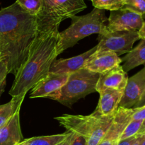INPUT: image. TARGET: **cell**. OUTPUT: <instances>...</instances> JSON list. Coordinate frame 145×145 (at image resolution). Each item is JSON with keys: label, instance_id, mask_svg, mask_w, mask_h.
Instances as JSON below:
<instances>
[{"label": "cell", "instance_id": "6da1fadb", "mask_svg": "<svg viewBox=\"0 0 145 145\" xmlns=\"http://www.w3.org/2000/svg\"><path fill=\"white\" fill-rule=\"evenodd\" d=\"M38 34L36 16L16 2L0 9V53L14 76L27 59Z\"/></svg>", "mask_w": 145, "mask_h": 145}, {"label": "cell", "instance_id": "7a4b0ae2", "mask_svg": "<svg viewBox=\"0 0 145 145\" xmlns=\"http://www.w3.org/2000/svg\"><path fill=\"white\" fill-rule=\"evenodd\" d=\"M59 33L58 29L45 32L38 31L27 59L16 74L8 92L10 96H25L29 90L49 73L51 65L58 56Z\"/></svg>", "mask_w": 145, "mask_h": 145}, {"label": "cell", "instance_id": "3957f363", "mask_svg": "<svg viewBox=\"0 0 145 145\" xmlns=\"http://www.w3.org/2000/svg\"><path fill=\"white\" fill-rule=\"evenodd\" d=\"M71 25L65 31L59 32L57 43L58 55L76 45L79 40L93 34H101L107 30L108 18L104 10L94 8L84 16H74L71 18Z\"/></svg>", "mask_w": 145, "mask_h": 145}, {"label": "cell", "instance_id": "277c9868", "mask_svg": "<svg viewBox=\"0 0 145 145\" xmlns=\"http://www.w3.org/2000/svg\"><path fill=\"white\" fill-rule=\"evenodd\" d=\"M114 116L99 117L90 116H74L64 114L55 118L67 132H72L83 136L87 145H98L113 123Z\"/></svg>", "mask_w": 145, "mask_h": 145}, {"label": "cell", "instance_id": "5b68a950", "mask_svg": "<svg viewBox=\"0 0 145 145\" xmlns=\"http://www.w3.org/2000/svg\"><path fill=\"white\" fill-rule=\"evenodd\" d=\"M84 0H42L40 12L36 16L38 31L58 29L61 22L86 9Z\"/></svg>", "mask_w": 145, "mask_h": 145}, {"label": "cell", "instance_id": "8992f818", "mask_svg": "<svg viewBox=\"0 0 145 145\" xmlns=\"http://www.w3.org/2000/svg\"><path fill=\"white\" fill-rule=\"evenodd\" d=\"M100 74L82 68L70 74L63 87L52 98V100L70 107L80 99L96 91Z\"/></svg>", "mask_w": 145, "mask_h": 145}, {"label": "cell", "instance_id": "52a82bcc", "mask_svg": "<svg viewBox=\"0 0 145 145\" xmlns=\"http://www.w3.org/2000/svg\"><path fill=\"white\" fill-rule=\"evenodd\" d=\"M140 40L138 31H109L99 34L97 50L111 51L118 56L128 53L133 49V45Z\"/></svg>", "mask_w": 145, "mask_h": 145}, {"label": "cell", "instance_id": "ba28073f", "mask_svg": "<svg viewBox=\"0 0 145 145\" xmlns=\"http://www.w3.org/2000/svg\"><path fill=\"white\" fill-rule=\"evenodd\" d=\"M144 19L138 14L125 8L110 11L106 28L109 31H138Z\"/></svg>", "mask_w": 145, "mask_h": 145}, {"label": "cell", "instance_id": "9c48e42d", "mask_svg": "<svg viewBox=\"0 0 145 145\" xmlns=\"http://www.w3.org/2000/svg\"><path fill=\"white\" fill-rule=\"evenodd\" d=\"M69 76V74L49 72L31 89L30 98H48L52 99L67 82Z\"/></svg>", "mask_w": 145, "mask_h": 145}, {"label": "cell", "instance_id": "30bf717a", "mask_svg": "<svg viewBox=\"0 0 145 145\" xmlns=\"http://www.w3.org/2000/svg\"><path fill=\"white\" fill-rule=\"evenodd\" d=\"M145 91V67L127 79L119 107L134 108Z\"/></svg>", "mask_w": 145, "mask_h": 145}, {"label": "cell", "instance_id": "8fae6325", "mask_svg": "<svg viewBox=\"0 0 145 145\" xmlns=\"http://www.w3.org/2000/svg\"><path fill=\"white\" fill-rule=\"evenodd\" d=\"M133 112L134 108L119 107L111 125L98 145H117L122 133L132 120Z\"/></svg>", "mask_w": 145, "mask_h": 145}, {"label": "cell", "instance_id": "7c38bea8", "mask_svg": "<svg viewBox=\"0 0 145 145\" xmlns=\"http://www.w3.org/2000/svg\"><path fill=\"white\" fill-rule=\"evenodd\" d=\"M122 59L115 52L96 50L86 61L84 68L101 74L120 65Z\"/></svg>", "mask_w": 145, "mask_h": 145}, {"label": "cell", "instance_id": "4fadbf2b", "mask_svg": "<svg viewBox=\"0 0 145 145\" xmlns=\"http://www.w3.org/2000/svg\"><path fill=\"white\" fill-rule=\"evenodd\" d=\"M99 103L91 115L99 117L113 116L117 113L123 91L111 89H104L99 92Z\"/></svg>", "mask_w": 145, "mask_h": 145}, {"label": "cell", "instance_id": "5bb4252c", "mask_svg": "<svg viewBox=\"0 0 145 145\" xmlns=\"http://www.w3.org/2000/svg\"><path fill=\"white\" fill-rule=\"evenodd\" d=\"M127 72L123 70L121 65L115 67L110 70L101 74L96 85V91L104 89H111L123 91L128 79Z\"/></svg>", "mask_w": 145, "mask_h": 145}, {"label": "cell", "instance_id": "9a60e30c", "mask_svg": "<svg viewBox=\"0 0 145 145\" xmlns=\"http://www.w3.org/2000/svg\"><path fill=\"white\" fill-rule=\"evenodd\" d=\"M97 50V45L83 54L68 58L55 59L50 69V72L59 74H70L84 68L86 61Z\"/></svg>", "mask_w": 145, "mask_h": 145}, {"label": "cell", "instance_id": "2e32d148", "mask_svg": "<svg viewBox=\"0 0 145 145\" xmlns=\"http://www.w3.org/2000/svg\"><path fill=\"white\" fill-rule=\"evenodd\" d=\"M24 140L18 110L0 128V145H18Z\"/></svg>", "mask_w": 145, "mask_h": 145}, {"label": "cell", "instance_id": "e0dca14e", "mask_svg": "<svg viewBox=\"0 0 145 145\" xmlns=\"http://www.w3.org/2000/svg\"><path fill=\"white\" fill-rule=\"evenodd\" d=\"M122 59V66L125 72L135 69L140 65H145V40H142L135 48L132 49Z\"/></svg>", "mask_w": 145, "mask_h": 145}, {"label": "cell", "instance_id": "ac0fdd59", "mask_svg": "<svg viewBox=\"0 0 145 145\" xmlns=\"http://www.w3.org/2000/svg\"><path fill=\"white\" fill-rule=\"evenodd\" d=\"M25 96L12 97L11 100L5 104L0 105V128L4 126L17 111L21 110Z\"/></svg>", "mask_w": 145, "mask_h": 145}, {"label": "cell", "instance_id": "d6986e66", "mask_svg": "<svg viewBox=\"0 0 145 145\" xmlns=\"http://www.w3.org/2000/svg\"><path fill=\"white\" fill-rule=\"evenodd\" d=\"M69 132L53 135L39 136L24 140L25 145H57L67 137Z\"/></svg>", "mask_w": 145, "mask_h": 145}, {"label": "cell", "instance_id": "ffe728a7", "mask_svg": "<svg viewBox=\"0 0 145 145\" xmlns=\"http://www.w3.org/2000/svg\"><path fill=\"white\" fill-rule=\"evenodd\" d=\"M94 8L101 10L116 11L123 7L125 0H91Z\"/></svg>", "mask_w": 145, "mask_h": 145}, {"label": "cell", "instance_id": "44dd1931", "mask_svg": "<svg viewBox=\"0 0 145 145\" xmlns=\"http://www.w3.org/2000/svg\"><path fill=\"white\" fill-rule=\"evenodd\" d=\"M16 2L31 15L37 16L42 7V0H16Z\"/></svg>", "mask_w": 145, "mask_h": 145}, {"label": "cell", "instance_id": "7402d4cb", "mask_svg": "<svg viewBox=\"0 0 145 145\" xmlns=\"http://www.w3.org/2000/svg\"><path fill=\"white\" fill-rule=\"evenodd\" d=\"M123 8L130 10L145 18V0H125Z\"/></svg>", "mask_w": 145, "mask_h": 145}, {"label": "cell", "instance_id": "603a6c76", "mask_svg": "<svg viewBox=\"0 0 145 145\" xmlns=\"http://www.w3.org/2000/svg\"><path fill=\"white\" fill-rule=\"evenodd\" d=\"M143 121L142 120H131L125 128L124 129L123 132L120 135L119 140H124V139L129 138V137H133V136L137 135L139 131H140L141 126L142 125Z\"/></svg>", "mask_w": 145, "mask_h": 145}, {"label": "cell", "instance_id": "cb8c5ba5", "mask_svg": "<svg viewBox=\"0 0 145 145\" xmlns=\"http://www.w3.org/2000/svg\"><path fill=\"white\" fill-rule=\"evenodd\" d=\"M8 74V65L5 58L0 57V89L6 86V78Z\"/></svg>", "mask_w": 145, "mask_h": 145}, {"label": "cell", "instance_id": "d4e9b609", "mask_svg": "<svg viewBox=\"0 0 145 145\" xmlns=\"http://www.w3.org/2000/svg\"><path fill=\"white\" fill-rule=\"evenodd\" d=\"M145 120V106L140 108H135L134 112L132 116V120Z\"/></svg>", "mask_w": 145, "mask_h": 145}, {"label": "cell", "instance_id": "484cf974", "mask_svg": "<svg viewBox=\"0 0 145 145\" xmlns=\"http://www.w3.org/2000/svg\"><path fill=\"white\" fill-rule=\"evenodd\" d=\"M70 145H87V140L83 136L72 133V137L71 140Z\"/></svg>", "mask_w": 145, "mask_h": 145}, {"label": "cell", "instance_id": "4316f807", "mask_svg": "<svg viewBox=\"0 0 145 145\" xmlns=\"http://www.w3.org/2000/svg\"><path fill=\"white\" fill-rule=\"evenodd\" d=\"M137 137V135H135L133 136V137H129V138L124 139V140H119L117 145H132L135 142V140H136Z\"/></svg>", "mask_w": 145, "mask_h": 145}, {"label": "cell", "instance_id": "83f0119b", "mask_svg": "<svg viewBox=\"0 0 145 145\" xmlns=\"http://www.w3.org/2000/svg\"><path fill=\"white\" fill-rule=\"evenodd\" d=\"M138 35L140 37V39L145 40V21L143 22L141 28L138 31Z\"/></svg>", "mask_w": 145, "mask_h": 145}, {"label": "cell", "instance_id": "f1b7e54d", "mask_svg": "<svg viewBox=\"0 0 145 145\" xmlns=\"http://www.w3.org/2000/svg\"><path fill=\"white\" fill-rule=\"evenodd\" d=\"M72 137V133L69 132V135L67 136V137L65 140H64L63 141L61 142L60 143H59V144L57 145H70Z\"/></svg>", "mask_w": 145, "mask_h": 145}, {"label": "cell", "instance_id": "f546056e", "mask_svg": "<svg viewBox=\"0 0 145 145\" xmlns=\"http://www.w3.org/2000/svg\"><path fill=\"white\" fill-rule=\"evenodd\" d=\"M145 106V91H144V93H143L141 99H140V102L137 103V106H136L135 108H140V107H142V106Z\"/></svg>", "mask_w": 145, "mask_h": 145}, {"label": "cell", "instance_id": "4dcf8cb0", "mask_svg": "<svg viewBox=\"0 0 145 145\" xmlns=\"http://www.w3.org/2000/svg\"><path fill=\"white\" fill-rule=\"evenodd\" d=\"M144 133H145V120L143 121L142 125V126H141V128H140V131H139L137 135H142V134H144Z\"/></svg>", "mask_w": 145, "mask_h": 145}, {"label": "cell", "instance_id": "1f68e13d", "mask_svg": "<svg viewBox=\"0 0 145 145\" xmlns=\"http://www.w3.org/2000/svg\"><path fill=\"white\" fill-rule=\"evenodd\" d=\"M132 145H141V135H137V138Z\"/></svg>", "mask_w": 145, "mask_h": 145}, {"label": "cell", "instance_id": "d6a6232c", "mask_svg": "<svg viewBox=\"0 0 145 145\" xmlns=\"http://www.w3.org/2000/svg\"><path fill=\"white\" fill-rule=\"evenodd\" d=\"M141 135V145H145V133Z\"/></svg>", "mask_w": 145, "mask_h": 145}, {"label": "cell", "instance_id": "836d02e7", "mask_svg": "<svg viewBox=\"0 0 145 145\" xmlns=\"http://www.w3.org/2000/svg\"><path fill=\"white\" fill-rule=\"evenodd\" d=\"M5 86H3V87H1V89H0V97H1V94H2V93H3V92L4 91V89H5Z\"/></svg>", "mask_w": 145, "mask_h": 145}, {"label": "cell", "instance_id": "e575fe53", "mask_svg": "<svg viewBox=\"0 0 145 145\" xmlns=\"http://www.w3.org/2000/svg\"><path fill=\"white\" fill-rule=\"evenodd\" d=\"M18 145H25V143H24V140L22 142H21L20 144H18Z\"/></svg>", "mask_w": 145, "mask_h": 145}, {"label": "cell", "instance_id": "d590c367", "mask_svg": "<svg viewBox=\"0 0 145 145\" xmlns=\"http://www.w3.org/2000/svg\"><path fill=\"white\" fill-rule=\"evenodd\" d=\"M0 57H1V53H0Z\"/></svg>", "mask_w": 145, "mask_h": 145}, {"label": "cell", "instance_id": "8d00e7d4", "mask_svg": "<svg viewBox=\"0 0 145 145\" xmlns=\"http://www.w3.org/2000/svg\"><path fill=\"white\" fill-rule=\"evenodd\" d=\"M144 67H145V66H144Z\"/></svg>", "mask_w": 145, "mask_h": 145}, {"label": "cell", "instance_id": "74e56055", "mask_svg": "<svg viewBox=\"0 0 145 145\" xmlns=\"http://www.w3.org/2000/svg\"></svg>", "mask_w": 145, "mask_h": 145}]
</instances>
